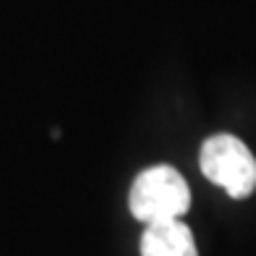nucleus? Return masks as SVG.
Returning <instances> with one entry per match:
<instances>
[{
	"instance_id": "3",
	"label": "nucleus",
	"mask_w": 256,
	"mask_h": 256,
	"mask_svg": "<svg viewBox=\"0 0 256 256\" xmlns=\"http://www.w3.org/2000/svg\"><path fill=\"white\" fill-rule=\"evenodd\" d=\"M142 256H199L191 228L180 220L149 222L142 236Z\"/></svg>"
},
{
	"instance_id": "1",
	"label": "nucleus",
	"mask_w": 256,
	"mask_h": 256,
	"mask_svg": "<svg viewBox=\"0 0 256 256\" xmlns=\"http://www.w3.org/2000/svg\"><path fill=\"white\" fill-rule=\"evenodd\" d=\"M128 206L131 214L144 225L160 220H180L191 206L188 183L170 165L149 168L136 176L128 194Z\"/></svg>"
},
{
	"instance_id": "2",
	"label": "nucleus",
	"mask_w": 256,
	"mask_h": 256,
	"mask_svg": "<svg viewBox=\"0 0 256 256\" xmlns=\"http://www.w3.org/2000/svg\"><path fill=\"white\" fill-rule=\"evenodd\" d=\"M199 168L214 186L225 188L232 199H246L256 191V157L232 134L209 136L202 144Z\"/></svg>"
}]
</instances>
